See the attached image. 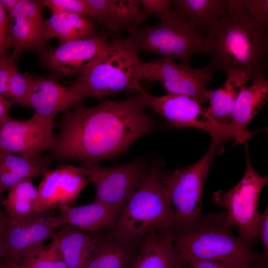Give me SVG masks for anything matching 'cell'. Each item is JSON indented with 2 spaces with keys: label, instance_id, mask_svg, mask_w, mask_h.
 I'll return each instance as SVG.
<instances>
[{
  "label": "cell",
  "instance_id": "6da1fadb",
  "mask_svg": "<svg viewBox=\"0 0 268 268\" xmlns=\"http://www.w3.org/2000/svg\"><path fill=\"white\" fill-rule=\"evenodd\" d=\"M141 92L120 101L92 106L82 103L63 112L49 155L53 160L97 163L115 157L157 127Z\"/></svg>",
  "mask_w": 268,
  "mask_h": 268
},
{
  "label": "cell",
  "instance_id": "7a4b0ae2",
  "mask_svg": "<svg viewBox=\"0 0 268 268\" xmlns=\"http://www.w3.org/2000/svg\"><path fill=\"white\" fill-rule=\"evenodd\" d=\"M204 40L213 71L221 70L247 83L268 69V29L250 15L242 0H229L227 10Z\"/></svg>",
  "mask_w": 268,
  "mask_h": 268
},
{
  "label": "cell",
  "instance_id": "3957f363",
  "mask_svg": "<svg viewBox=\"0 0 268 268\" xmlns=\"http://www.w3.org/2000/svg\"><path fill=\"white\" fill-rule=\"evenodd\" d=\"M232 227L225 212L203 215L193 226L173 234L174 248L178 252L231 268L267 266L268 257L255 253L254 245L236 236Z\"/></svg>",
  "mask_w": 268,
  "mask_h": 268
},
{
  "label": "cell",
  "instance_id": "277c9868",
  "mask_svg": "<svg viewBox=\"0 0 268 268\" xmlns=\"http://www.w3.org/2000/svg\"><path fill=\"white\" fill-rule=\"evenodd\" d=\"M163 166L161 160L153 163L143 183L123 208L109 231L119 239L129 241L172 226L173 210L160 178Z\"/></svg>",
  "mask_w": 268,
  "mask_h": 268
},
{
  "label": "cell",
  "instance_id": "5b68a950",
  "mask_svg": "<svg viewBox=\"0 0 268 268\" xmlns=\"http://www.w3.org/2000/svg\"><path fill=\"white\" fill-rule=\"evenodd\" d=\"M139 53L118 34L113 36L86 71L72 83L86 97L144 90L136 77Z\"/></svg>",
  "mask_w": 268,
  "mask_h": 268
},
{
  "label": "cell",
  "instance_id": "8992f818",
  "mask_svg": "<svg viewBox=\"0 0 268 268\" xmlns=\"http://www.w3.org/2000/svg\"><path fill=\"white\" fill-rule=\"evenodd\" d=\"M223 145L212 142L202 158L195 163L165 174L160 178L174 207L173 234L185 230L201 219L202 193L211 164L215 156L223 151Z\"/></svg>",
  "mask_w": 268,
  "mask_h": 268
},
{
  "label": "cell",
  "instance_id": "52a82bcc",
  "mask_svg": "<svg viewBox=\"0 0 268 268\" xmlns=\"http://www.w3.org/2000/svg\"><path fill=\"white\" fill-rule=\"evenodd\" d=\"M139 53L145 52L190 66L195 55L205 53L204 38L191 23L177 17L136 28L125 38Z\"/></svg>",
  "mask_w": 268,
  "mask_h": 268
},
{
  "label": "cell",
  "instance_id": "ba28073f",
  "mask_svg": "<svg viewBox=\"0 0 268 268\" xmlns=\"http://www.w3.org/2000/svg\"><path fill=\"white\" fill-rule=\"evenodd\" d=\"M141 95L145 107L163 117L171 125L178 128L191 127L203 130L216 144L223 145L224 142L231 139L245 143L256 134V131H237L229 123H218L206 114L205 108L188 95L167 93L156 96L144 90Z\"/></svg>",
  "mask_w": 268,
  "mask_h": 268
},
{
  "label": "cell",
  "instance_id": "9c48e42d",
  "mask_svg": "<svg viewBox=\"0 0 268 268\" xmlns=\"http://www.w3.org/2000/svg\"><path fill=\"white\" fill-rule=\"evenodd\" d=\"M245 150L246 169L242 179L228 191L215 193L213 199L215 203L226 210L228 221L232 227L237 228L239 237L254 246L258 238L259 197L268 177L260 175L254 169L247 143Z\"/></svg>",
  "mask_w": 268,
  "mask_h": 268
},
{
  "label": "cell",
  "instance_id": "30bf717a",
  "mask_svg": "<svg viewBox=\"0 0 268 268\" xmlns=\"http://www.w3.org/2000/svg\"><path fill=\"white\" fill-rule=\"evenodd\" d=\"M77 167L95 186L94 201L125 206L144 182L150 166L140 159L112 167L82 162Z\"/></svg>",
  "mask_w": 268,
  "mask_h": 268
},
{
  "label": "cell",
  "instance_id": "8fae6325",
  "mask_svg": "<svg viewBox=\"0 0 268 268\" xmlns=\"http://www.w3.org/2000/svg\"><path fill=\"white\" fill-rule=\"evenodd\" d=\"M213 71L208 65L192 68L160 58L148 62L140 60L136 77L139 80L159 82L168 93L188 95L201 104L208 102L211 90L206 85L212 80Z\"/></svg>",
  "mask_w": 268,
  "mask_h": 268
},
{
  "label": "cell",
  "instance_id": "7c38bea8",
  "mask_svg": "<svg viewBox=\"0 0 268 268\" xmlns=\"http://www.w3.org/2000/svg\"><path fill=\"white\" fill-rule=\"evenodd\" d=\"M109 41L105 34L47 47L38 54L42 65L52 77L81 76L107 47Z\"/></svg>",
  "mask_w": 268,
  "mask_h": 268
},
{
  "label": "cell",
  "instance_id": "4fadbf2b",
  "mask_svg": "<svg viewBox=\"0 0 268 268\" xmlns=\"http://www.w3.org/2000/svg\"><path fill=\"white\" fill-rule=\"evenodd\" d=\"M54 123L33 115L26 120L10 117L0 127V150L34 159L51 150L55 138Z\"/></svg>",
  "mask_w": 268,
  "mask_h": 268
},
{
  "label": "cell",
  "instance_id": "5bb4252c",
  "mask_svg": "<svg viewBox=\"0 0 268 268\" xmlns=\"http://www.w3.org/2000/svg\"><path fill=\"white\" fill-rule=\"evenodd\" d=\"M51 211L35 212L18 220L7 216L3 242L4 260L18 264L25 250L55 236V229L62 224L59 215Z\"/></svg>",
  "mask_w": 268,
  "mask_h": 268
},
{
  "label": "cell",
  "instance_id": "9a60e30c",
  "mask_svg": "<svg viewBox=\"0 0 268 268\" xmlns=\"http://www.w3.org/2000/svg\"><path fill=\"white\" fill-rule=\"evenodd\" d=\"M30 84L23 107L34 110L33 115L46 121L54 123L60 112L70 109L86 96L78 87L66 86L52 77L29 75Z\"/></svg>",
  "mask_w": 268,
  "mask_h": 268
},
{
  "label": "cell",
  "instance_id": "2e32d148",
  "mask_svg": "<svg viewBox=\"0 0 268 268\" xmlns=\"http://www.w3.org/2000/svg\"><path fill=\"white\" fill-rule=\"evenodd\" d=\"M40 0H19L9 15L11 21V55L19 59L25 51L39 54L48 47L45 38L46 20Z\"/></svg>",
  "mask_w": 268,
  "mask_h": 268
},
{
  "label": "cell",
  "instance_id": "e0dca14e",
  "mask_svg": "<svg viewBox=\"0 0 268 268\" xmlns=\"http://www.w3.org/2000/svg\"><path fill=\"white\" fill-rule=\"evenodd\" d=\"M89 183L88 179L74 166L61 165L49 170L43 175L37 188L36 212L71 205Z\"/></svg>",
  "mask_w": 268,
  "mask_h": 268
},
{
  "label": "cell",
  "instance_id": "ac0fdd59",
  "mask_svg": "<svg viewBox=\"0 0 268 268\" xmlns=\"http://www.w3.org/2000/svg\"><path fill=\"white\" fill-rule=\"evenodd\" d=\"M95 242L92 256L85 268H133L141 242V237L122 241L108 230L91 233Z\"/></svg>",
  "mask_w": 268,
  "mask_h": 268
},
{
  "label": "cell",
  "instance_id": "d6986e66",
  "mask_svg": "<svg viewBox=\"0 0 268 268\" xmlns=\"http://www.w3.org/2000/svg\"><path fill=\"white\" fill-rule=\"evenodd\" d=\"M89 17L110 31L129 33L143 22L139 0H86Z\"/></svg>",
  "mask_w": 268,
  "mask_h": 268
},
{
  "label": "cell",
  "instance_id": "ffe728a7",
  "mask_svg": "<svg viewBox=\"0 0 268 268\" xmlns=\"http://www.w3.org/2000/svg\"><path fill=\"white\" fill-rule=\"evenodd\" d=\"M174 239L169 228L144 235L133 268H183L186 263L174 248Z\"/></svg>",
  "mask_w": 268,
  "mask_h": 268
},
{
  "label": "cell",
  "instance_id": "44dd1931",
  "mask_svg": "<svg viewBox=\"0 0 268 268\" xmlns=\"http://www.w3.org/2000/svg\"><path fill=\"white\" fill-rule=\"evenodd\" d=\"M124 207L94 201L78 206H61L58 215L62 226L68 225L91 233L106 229L110 231Z\"/></svg>",
  "mask_w": 268,
  "mask_h": 268
},
{
  "label": "cell",
  "instance_id": "7402d4cb",
  "mask_svg": "<svg viewBox=\"0 0 268 268\" xmlns=\"http://www.w3.org/2000/svg\"><path fill=\"white\" fill-rule=\"evenodd\" d=\"M52 161L49 155L32 159L0 150V202L5 190L23 180L43 176L50 170Z\"/></svg>",
  "mask_w": 268,
  "mask_h": 268
},
{
  "label": "cell",
  "instance_id": "603a6c76",
  "mask_svg": "<svg viewBox=\"0 0 268 268\" xmlns=\"http://www.w3.org/2000/svg\"><path fill=\"white\" fill-rule=\"evenodd\" d=\"M268 99V79L261 75L250 86L242 85L235 103L229 123L235 130L247 131V127Z\"/></svg>",
  "mask_w": 268,
  "mask_h": 268
},
{
  "label": "cell",
  "instance_id": "cb8c5ba5",
  "mask_svg": "<svg viewBox=\"0 0 268 268\" xmlns=\"http://www.w3.org/2000/svg\"><path fill=\"white\" fill-rule=\"evenodd\" d=\"M171 2L177 18L191 23L197 32L207 33L229 7V0H173Z\"/></svg>",
  "mask_w": 268,
  "mask_h": 268
},
{
  "label": "cell",
  "instance_id": "d4e9b609",
  "mask_svg": "<svg viewBox=\"0 0 268 268\" xmlns=\"http://www.w3.org/2000/svg\"><path fill=\"white\" fill-rule=\"evenodd\" d=\"M60 227L55 237L67 268H85L96 246L92 235L68 225Z\"/></svg>",
  "mask_w": 268,
  "mask_h": 268
},
{
  "label": "cell",
  "instance_id": "484cf974",
  "mask_svg": "<svg viewBox=\"0 0 268 268\" xmlns=\"http://www.w3.org/2000/svg\"><path fill=\"white\" fill-rule=\"evenodd\" d=\"M97 34L95 26L90 20L75 13H53L46 20L45 38L47 41L56 38L62 44Z\"/></svg>",
  "mask_w": 268,
  "mask_h": 268
},
{
  "label": "cell",
  "instance_id": "4316f807",
  "mask_svg": "<svg viewBox=\"0 0 268 268\" xmlns=\"http://www.w3.org/2000/svg\"><path fill=\"white\" fill-rule=\"evenodd\" d=\"M245 84V81L239 78L227 75L226 80L221 86L210 90L209 105L205 108L206 114L219 123L229 124L241 87Z\"/></svg>",
  "mask_w": 268,
  "mask_h": 268
},
{
  "label": "cell",
  "instance_id": "83f0119b",
  "mask_svg": "<svg viewBox=\"0 0 268 268\" xmlns=\"http://www.w3.org/2000/svg\"><path fill=\"white\" fill-rule=\"evenodd\" d=\"M37 200V189L31 179H26L10 188L6 198L1 203L7 217L18 220L36 212Z\"/></svg>",
  "mask_w": 268,
  "mask_h": 268
},
{
  "label": "cell",
  "instance_id": "f1b7e54d",
  "mask_svg": "<svg viewBox=\"0 0 268 268\" xmlns=\"http://www.w3.org/2000/svg\"><path fill=\"white\" fill-rule=\"evenodd\" d=\"M18 264L25 268H67L55 236L48 245L41 242L25 250Z\"/></svg>",
  "mask_w": 268,
  "mask_h": 268
},
{
  "label": "cell",
  "instance_id": "f546056e",
  "mask_svg": "<svg viewBox=\"0 0 268 268\" xmlns=\"http://www.w3.org/2000/svg\"><path fill=\"white\" fill-rule=\"evenodd\" d=\"M40 1L43 7L49 8L52 14L69 12L86 18L90 17L86 0H43Z\"/></svg>",
  "mask_w": 268,
  "mask_h": 268
},
{
  "label": "cell",
  "instance_id": "4dcf8cb0",
  "mask_svg": "<svg viewBox=\"0 0 268 268\" xmlns=\"http://www.w3.org/2000/svg\"><path fill=\"white\" fill-rule=\"evenodd\" d=\"M141 8L142 22L150 15H158L160 21L175 18L176 17L169 0H139Z\"/></svg>",
  "mask_w": 268,
  "mask_h": 268
},
{
  "label": "cell",
  "instance_id": "1f68e13d",
  "mask_svg": "<svg viewBox=\"0 0 268 268\" xmlns=\"http://www.w3.org/2000/svg\"><path fill=\"white\" fill-rule=\"evenodd\" d=\"M29 84V75L27 76L20 73L17 67L11 77L7 95V97L10 98L13 104H18L23 106Z\"/></svg>",
  "mask_w": 268,
  "mask_h": 268
},
{
  "label": "cell",
  "instance_id": "d6a6232c",
  "mask_svg": "<svg viewBox=\"0 0 268 268\" xmlns=\"http://www.w3.org/2000/svg\"><path fill=\"white\" fill-rule=\"evenodd\" d=\"M244 8L258 23L268 25V0H242Z\"/></svg>",
  "mask_w": 268,
  "mask_h": 268
},
{
  "label": "cell",
  "instance_id": "836d02e7",
  "mask_svg": "<svg viewBox=\"0 0 268 268\" xmlns=\"http://www.w3.org/2000/svg\"><path fill=\"white\" fill-rule=\"evenodd\" d=\"M18 59L12 56L0 57V93L7 96L10 80L14 69L18 67Z\"/></svg>",
  "mask_w": 268,
  "mask_h": 268
},
{
  "label": "cell",
  "instance_id": "e575fe53",
  "mask_svg": "<svg viewBox=\"0 0 268 268\" xmlns=\"http://www.w3.org/2000/svg\"><path fill=\"white\" fill-rule=\"evenodd\" d=\"M10 25V17L0 2V57L6 56L11 47Z\"/></svg>",
  "mask_w": 268,
  "mask_h": 268
},
{
  "label": "cell",
  "instance_id": "d590c367",
  "mask_svg": "<svg viewBox=\"0 0 268 268\" xmlns=\"http://www.w3.org/2000/svg\"><path fill=\"white\" fill-rule=\"evenodd\" d=\"M178 253L192 268H231L221 263L198 259L185 252Z\"/></svg>",
  "mask_w": 268,
  "mask_h": 268
},
{
  "label": "cell",
  "instance_id": "8d00e7d4",
  "mask_svg": "<svg viewBox=\"0 0 268 268\" xmlns=\"http://www.w3.org/2000/svg\"><path fill=\"white\" fill-rule=\"evenodd\" d=\"M258 238H259L264 249V254L268 256V207L264 213L260 214L257 224Z\"/></svg>",
  "mask_w": 268,
  "mask_h": 268
},
{
  "label": "cell",
  "instance_id": "74e56055",
  "mask_svg": "<svg viewBox=\"0 0 268 268\" xmlns=\"http://www.w3.org/2000/svg\"><path fill=\"white\" fill-rule=\"evenodd\" d=\"M12 104L10 100L0 93V127L10 117L9 111Z\"/></svg>",
  "mask_w": 268,
  "mask_h": 268
},
{
  "label": "cell",
  "instance_id": "f35d334b",
  "mask_svg": "<svg viewBox=\"0 0 268 268\" xmlns=\"http://www.w3.org/2000/svg\"><path fill=\"white\" fill-rule=\"evenodd\" d=\"M7 215L0 209V268L4 259L3 242Z\"/></svg>",
  "mask_w": 268,
  "mask_h": 268
},
{
  "label": "cell",
  "instance_id": "ab89813d",
  "mask_svg": "<svg viewBox=\"0 0 268 268\" xmlns=\"http://www.w3.org/2000/svg\"><path fill=\"white\" fill-rule=\"evenodd\" d=\"M18 1L19 0H0V2L9 15Z\"/></svg>",
  "mask_w": 268,
  "mask_h": 268
},
{
  "label": "cell",
  "instance_id": "60d3db41",
  "mask_svg": "<svg viewBox=\"0 0 268 268\" xmlns=\"http://www.w3.org/2000/svg\"><path fill=\"white\" fill-rule=\"evenodd\" d=\"M0 268H25L12 261L3 259Z\"/></svg>",
  "mask_w": 268,
  "mask_h": 268
},
{
  "label": "cell",
  "instance_id": "b9f144b4",
  "mask_svg": "<svg viewBox=\"0 0 268 268\" xmlns=\"http://www.w3.org/2000/svg\"><path fill=\"white\" fill-rule=\"evenodd\" d=\"M248 268H267V266H255L251 267Z\"/></svg>",
  "mask_w": 268,
  "mask_h": 268
},
{
  "label": "cell",
  "instance_id": "7bdbcfd3",
  "mask_svg": "<svg viewBox=\"0 0 268 268\" xmlns=\"http://www.w3.org/2000/svg\"><path fill=\"white\" fill-rule=\"evenodd\" d=\"M189 268H192L191 267L189 266Z\"/></svg>",
  "mask_w": 268,
  "mask_h": 268
}]
</instances>
